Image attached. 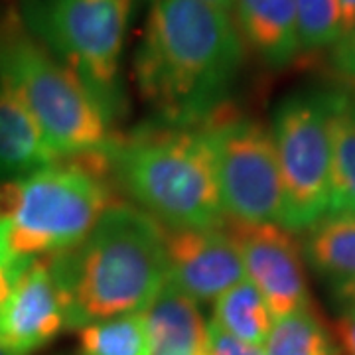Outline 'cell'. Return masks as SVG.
<instances>
[{
	"label": "cell",
	"instance_id": "10",
	"mask_svg": "<svg viewBox=\"0 0 355 355\" xmlns=\"http://www.w3.org/2000/svg\"><path fill=\"white\" fill-rule=\"evenodd\" d=\"M71 328V306L55 254L32 259L0 304V345L30 355Z\"/></svg>",
	"mask_w": 355,
	"mask_h": 355
},
{
	"label": "cell",
	"instance_id": "1",
	"mask_svg": "<svg viewBox=\"0 0 355 355\" xmlns=\"http://www.w3.org/2000/svg\"><path fill=\"white\" fill-rule=\"evenodd\" d=\"M243 60L229 12L203 0H150L135 76L142 99L166 125H202L225 103Z\"/></svg>",
	"mask_w": 355,
	"mask_h": 355
},
{
	"label": "cell",
	"instance_id": "24",
	"mask_svg": "<svg viewBox=\"0 0 355 355\" xmlns=\"http://www.w3.org/2000/svg\"><path fill=\"white\" fill-rule=\"evenodd\" d=\"M338 67L342 69L355 91V30L338 42Z\"/></svg>",
	"mask_w": 355,
	"mask_h": 355
},
{
	"label": "cell",
	"instance_id": "5",
	"mask_svg": "<svg viewBox=\"0 0 355 355\" xmlns=\"http://www.w3.org/2000/svg\"><path fill=\"white\" fill-rule=\"evenodd\" d=\"M0 85L34 114L60 160L101 153L113 142L99 101L14 14L0 22Z\"/></svg>",
	"mask_w": 355,
	"mask_h": 355
},
{
	"label": "cell",
	"instance_id": "15",
	"mask_svg": "<svg viewBox=\"0 0 355 355\" xmlns=\"http://www.w3.org/2000/svg\"><path fill=\"white\" fill-rule=\"evenodd\" d=\"M302 254L318 275L342 284L355 279V214L328 211L306 229Z\"/></svg>",
	"mask_w": 355,
	"mask_h": 355
},
{
	"label": "cell",
	"instance_id": "26",
	"mask_svg": "<svg viewBox=\"0 0 355 355\" xmlns=\"http://www.w3.org/2000/svg\"><path fill=\"white\" fill-rule=\"evenodd\" d=\"M336 286H338V294L343 302H355V279L336 284Z\"/></svg>",
	"mask_w": 355,
	"mask_h": 355
},
{
	"label": "cell",
	"instance_id": "13",
	"mask_svg": "<svg viewBox=\"0 0 355 355\" xmlns=\"http://www.w3.org/2000/svg\"><path fill=\"white\" fill-rule=\"evenodd\" d=\"M58 160L34 114L0 85V182L34 174Z\"/></svg>",
	"mask_w": 355,
	"mask_h": 355
},
{
	"label": "cell",
	"instance_id": "27",
	"mask_svg": "<svg viewBox=\"0 0 355 355\" xmlns=\"http://www.w3.org/2000/svg\"><path fill=\"white\" fill-rule=\"evenodd\" d=\"M203 2H207V4H211V6H216L219 10H223V12H229L233 6H235V0H203Z\"/></svg>",
	"mask_w": 355,
	"mask_h": 355
},
{
	"label": "cell",
	"instance_id": "16",
	"mask_svg": "<svg viewBox=\"0 0 355 355\" xmlns=\"http://www.w3.org/2000/svg\"><path fill=\"white\" fill-rule=\"evenodd\" d=\"M330 211L355 214V101L338 91L331 111Z\"/></svg>",
	"mask_w": 355,
	"mask_h": 355
},
{
	"label": "cell",
	"instance_id": "12",
	"mask_svg": "<svg viewBox=\"0 0 355 355\" xmlns=\"http://www.w3.org/2000/svg\"><path fill=\"white\" fill-rule=\"evenodd\" d=\"M142 318L153 343V355H203L207 322L198 302L186 292L166 282Z\"/></svg>",
	"mask_w": 355,
	"mask_h": 355
},
{
	"label": "cell",
	"instance_id": "21",
	"mask_svg": "<svg viewBox=\"0 0 355 355\" xmlns=\"http://www.w3.org/2000/svg\"><path fill=\"white\" fill-rule=\"evenodd\" d=\"M32 259H22L14 254L10 241H8V231L4 221L0 219V304L8 298L16 282L20 280L22 272Z\"/></svg>",
	"mask_w": 355,
	"mask_h": 355
},
{
	"label": "cell",
	"instance_id": "18",
	"mask_svg": "<svg viewBox=\"0 0 355 355\" xmlns=\"http://www.w3.org/2000/svg\"><path fill=\"white\" fill-rule=\"evenodd\" d=\"M263 349L265 355H342L336 336L312 304L277 318Z\"/></svg>",
	"mask_w": 355,
	"mask_h": 355
},
{
	"label": "cell",
	"instance_id": "2",
	"mask_svg": "<svg viewBox=\"0 0 355 355\" xmlns=\"http://www.w3.org/2000/svg\"><path fill=\"white\" fill-rule=\"evenodd\" d=\"M71 328L142 312L168 282L164 227L142 209L114 203L76 249L55 253Z\"/></svg>",
	"mask_w": 355,
	"mask_h": 355
},
{
	"label": "cell",
	"instance_id": "6",
	"mask_svg": "<svg viewBox=\"0 0 355 355\" xmlns=\"http://www.w3.org/2000/svg\"><path fill=\"white\" fill-rule=\"evenodd\" d=\"M135 0H28L22 22L67 65L113 121Z\"/></svg>",
	"mask_w": 355,
	"mask_h": 355
},
{
	"label": "cell",
	"instance_id": "8",
	"mask_svg": "<svg viewBox=\"0 0 355 355\" xmlns=\"http://www.w3.org/2000/svg\"><path fill=\"white\" fill-rule=\"evenodd\" d=\"M198 127H202L214 154L225 217L282 225L284 190L270 130L229 111L227 103Z\"/></svg>",
	"mask_w": 355,
	"mask_h": 355
},
{
	"label": "cell",
	"instance_id": "28",
	"mask_svg": "<svg viewBox=\"0 0 355 355\" xmlns=\"http://www.w3.org/2000/svg\"><path fill=\"white\" fill-rule=\"evenodd\" d=\"M0 355H22V354H16V352H12V349H6V347H2V345H0Z\"/></svg>",
	"mask_w": 355,
	"mask_h": 355
},
{
	"label": "cell",
	"instance_id": "20",
	"mask_svg": "<svg viewBox=\"0 0 355 355\" xmlns=\"http://www.w3.org/2000/svg\"><path fill=\"white\" fill-rule=\"evenodd\" d=\"M302 51H316L342 40L340 0H294Z\"/></svg>",
	"mask_w": 355,
	"mask_h": 355
},
{
	"label": "cell",
	"instance_id": "23",
	"mask_svg": "<svg viewBox=\"0 0 355 355\" xmlns=\"http://www.w3.org/2000/svg\"><path fill=\"white\" fill-rule=\"evenodd\" d=\"M343 310L336 320L334 336L343 355H355V302H343Z\"/></svg>",
	"mask_w": 355,
	"mask_h": 355
},
{
	"label": "cell",
	"instance_id": "14",
	"mask_svg": "<svg viewBox=\"0 0 355 355\" xmlns=\"http://www.w3.org/2000/svg\"><path fill=\"white\" fill-rule=\"evenodd\" d=\"M239 34L270 67H286L300 53L294 0H235Z\"/></svg>",
	"mask_w": 355,
	"mask_h": 355
},
{
	"label": "cell",
	"instance_id": "4",
	"mask_svg": "<svg viewBox=\"0 0 355 355\" xmlns=\"http://www.w3.org/2000/svg\"><path fill=\"white\" fill-rule=\"evenodd\" d=\"M109 174L105 148L0 182V219L14 254L38 259L71 251L85 241L101 217L119 203Z\"/></svg>",
	"mask_w": 355,
	"mask_h": 355
},
{
	"label": "cell",
	"instance_id": "25",
	"mask_svg": "<svg viewBox=\"0 0 355 355\" xmlns=\"http://www.w3.org/2000/svg\"><path fill=\"white\" fill-rule=\"evenodd\" d=\"M342 14V40L355 30V0H340Z\"/></svg>",
	"mask_w": 355,
	"mask_h": 355
},
{
	"label": "cell",
	"instance_id": "3",
	"mask_svg": "<svg viewBox=\"0 0 355 355\" xmlns=\"http://www.w3.org/2000/svg\"><path fill=\"white\" fill-rule=\"evenodd\" d=\"M111 176L166 229H216L225 211L202 127L139 130L107 148Z\"/></svg>",
	"mask_w": 355,
	"mask_h": 355
},
{
	"label": "cell",
	"instance_id": "7",
	"mask_svg": "<svg viewBox=\"0 0 355 355\" xmlns=\"http://www.w3.org/2000/svg\"><path fill=\"white\" fill-rule=\"evenodd\" d=\"M336 91H298L277 105L270 137L277 148L282 227L306 231L330 211L331 111Z\"/></svg>",
	"mask_w": 355,
	"mask_h": 355
},
{
	"label": "cell",
	"instance_id": "9",
	"mask_svg": "<svg viewBox=\"0 0 355 355\" xmlns=\"http://www.w3.org/2000/svg\"><path fill=\"white\" fill-rule=\"evenodd\" d=\"M221 227L239 249L245 279L263 294L275 320L310 304L302 249L292 231L279 223H245L229 217Z\"/></svg>",
	"mask_w": 355,
	"mask_h": 355
},
{
	"label": "cell",
	"instance_id": "19",
	"mask_svg": "<svg viewBox=\"0 0 355 355\" xmlns=\"http://www.w3.org/2000/svg\"><path fill=\"white\" fill-rule=\"evenodd\" d=\"M79 355H153L142 312L107 318L79 328Z\"/></svg>",
	"mask_w": 355,
	"mask_h": 355
},
{
	"label": "cell",
	"instance_id": "17",
	"mask_svg": "<svg viewBox=\"0 0 355 355\" xmlns=\"http://www.w3.org/2000/svg\"><path fill=\"white\" fill-rule=\"evenodd\" d=\"M211 322L241 342L263 345L275 316L263 294L251 280L245 279L217 298Z\"/></svg>",
	"mask_w": 355,
	"mask_h": 355
},
{
	"label": "cell",
	"instance_id": "11",
	"mask_svg": "<svg viewBox=\"0 0 355 355\" xmlns=\"http://www.w3.org/2000/svg\"><path fill=\"white\" fill-rule=\"evenodd\" d=\"M164 247L168 282L196 302L217 300L245 280L239 249L223 227H164Z\"/></svg>",
	"mask_w": 355,
	"mask_h": 355
},
{
	"label": "cell",
	"instance_id": "22",
	"mask_svg": "<svg viewBox=\"0 0 355 355\" xmlns=\"http://www.w3.org/2000/svg\"><path fill=\"white\" fill-rule=\"evenodd\" d=\"M203 355H265V349L263 345L241 342L235 336L221 330L214 322H209Z\"/></svg>",
	"mask_w": 355,
	"mask_h": 355
}]
</instances>
